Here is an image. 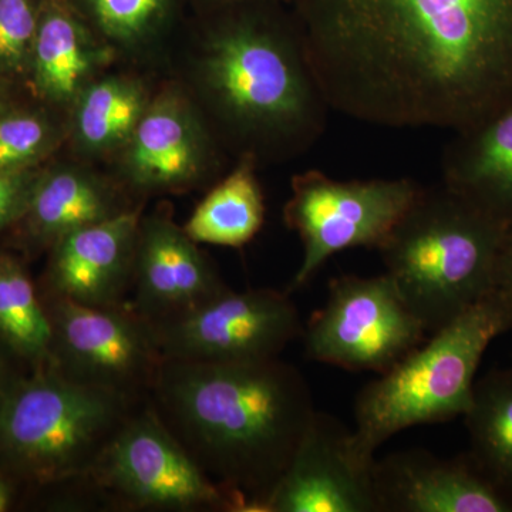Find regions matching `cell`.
<instances>
[{
  "mask_svg": "<svg viewBox=\"0 0 512 512\" xmlns=\"http://www.w3.org/2000/svg\"><path fill=\"white\" fill-rule=\"evenodd\" d=\"M330 110L453 133L512 104V0H286Z\"/></svg>",
  "mask_w": 512,
  "mask_h": 512,
  "instance_id": "cell-1",
  "label": "cell"
},
{
  "mask_svg": "<svg viewBox=\"0 0 512 512\" xmlns=\"http://www.w3.org/2000/svg\"><path fill=\"white\" fill-rule=\"evenodd\" d=\"M150 396L207 476L247 501L245 512H268L266 501L316 413L309 383L279 357L164 359Z\"/></svg>",
  "mask_w": 512,
  "mask_h": 512,
  "instance_id": "cell-2",
  "label": "cell"
},
{
  "mask_svg": "<svg viewBox=\"0 0 512 512\" xmlns=\"http://www.w3.org/2000/svg\"><path fill=\"white\" fill-rule=\"evenodd\" d=\"M282 2L220 9L197 62L201 92L241 154L292 157L319 141L328 101Z\"/></svg>",
  "mask_w": 512,
  "mask_h": 512,
  "instance_id": "cell-3",
  "label": "cell"
},
{
  "mask_svg": "<svg viewBox=\"0 0 512 512\" xmlns=\"http://www.w3.org/2000/svg\"><path fill=\"white\" fill-rule=\"evenodd\" d=\"M507 232L440 184L421 187L377 251L404 303L433 333L493 291Z\"/></svg>",
  "mask_w": 512,
  "mask_h": 512,
  "instance_id": "cell-4",
  "label": "cell"
},
{
  "mask_svg": "<svg viewBox=\"0 0 512 512\" xmlns=\"http://www.w3.org/2000/svg\"><path fill=\"white\" fill-rule=\"evenodd\" d=\"M512 330V308L497 289L366 384L355 399L353 456L372 467L376 450L400 431L446 423L470 409L478 366L498 336Z\"/></svg>",
  "mask_w": 512,
  "mask_h": 512,
  "instance_id": "cell-5",
  "label": "cell"
},
{
  "mask_svg": "<svg viewBox=\"0 0 512 512\" xmlns=\"http://www.w3.org/2000/svg\"><path fill=\"white\" fill-rule=\"evenodd\" d=\"M137 404L37 367L0 406V466L42 485L87 478Z\"/></svg>",
  "mask_w": 512,
  "mask_h": 512,
  "instance_id": "cell-6",
  "label": "cell"
},
{
  "mask_svg": "<svg viewBox=\"0 0 512 512\" xmlns=\"http://www.w3.org/2000/svg\"><path fill=\"white\" fill-rule=\"evenodd\" d=\"M87 480L134 510L245 512L247 501L207 476L153 404L136 409Z\"/></svg>",
  "mask_w": 512,
  "mask_h": 512,
  "instance_id": "cell-7",
  "label": "cell"
},
{
  "mask_svg": "<svg viewBox=\"0 0 512 512\" xmlns=\"http://www.w3.org/2000/svg\"><path fill=\"white\" fill-rule=\"evenodd\" d=\"M421 187L410 178L339 181L319 170L293 175L284 221L301 239L303 255L291 291L311 282L339 252L382 247Z\"/></svg>",
  "mask_w": 512,
  "mask_h": 512,
  "instance_id": "cell-8",
  "label": "cell"
},
{
  "mask_svg": "<svg viewBox=\"0 0 512 512\" xmlns=\"http://www.w3.org/2000/svg\"><path fill=\"white\" fill-rule=\"evenodd\" d=\"M426 335L386 272L333 278L325 305L302 332L309 359L377 375L392 369Z\"/></svg>",
  "mask_w": 512,
  "mask_h": 512,
  "instance_id": "cell-9",
  "label": "cell"
},
{
  "mask_svg": "<svg viewBox=\"0 0 512 512\" xmlns=\"http://www.w3.org/2000/svg\"><path fill=\"white\" fill-rule=\"evenodd\" d=\"M49 365L60 375L141 402L150 396L164 356L156 330L130 303L99 308L50 296Z\"/></svg>",
  "mask_w": 512,
  "mask_h": 512,
  "instance_id": "cell-10",
  "label": "cell"
},
{
  "mask_svg": "<svg viewBox=\"0 0 512 512\" xmlns=\"http://www.w3.org/2000/svg\"><path fill=\"white\" fill-rule=\"evenodd\" d=\"M154 330L164 359L242 363L281 356L303 326L288 293L258 288L228 289Z\"/></svg>",
  "mask_w": 512,
  "mask_h": 512,
  "instance_id": "cell-11",
  "label": "cell"
},
{
  "mask_svg": "<svg viewBox=\"0 0 512 512\" xmlns=\"http://www.w3.org/2000/svg\"><path fill=\"white\" fill-rule=\"evenodd\" d=\"M228 289L197 242L174 221L170 208L141 217L130 303L138 315L153 326L163 325Z\"/></svg>",
  "mask_w": 512,
  "mask_h": 512,
  "instance_id": "cell-12",
  "label": "cell"
},
{
  "mask_svg": "<svg viewBox=\"0 0 512 512\" xmlns=\"http://www.w3.org/2000/svg\"><path fill=\"white\" fill-rule=\"evenodd\" d=\"M119 154L128 187L157 194L200 183L210 171L214 150L197 109L181 90L167 87L151 99Z\"/></svg>",
  "mask_w": 512,
  "mask_h": 512,
  "instance_id": "cell-13",
  "label": "cell"
},
{
  "mask_svg": "<svg viewBox=\"0 0 512 512\" xmlns=\"http://www.w3.org/2000/svg\"><path fill=\"white\" fill-rule=\"evenodd\" d=\"M350 436L336 417L316 410L268 512H377L372 467L353 456Z\"/></svg>",
  "mask_w": 512,
  "mask_h": 512,
  "instance_id": "cell-14",
  "label": "cell"
},
{
  "mask_svg": "<svg viewBox=\"0 0 512 512\" xmlns=\"http://www.w3.org/2000/svg\"><path fill=\"white\" fill-rule=\"evenodd\" d=\"M372 483L377 512H512V501L468 454L397 451L375 460Z\"/></svg>",
  "mask_w": 512,
  "mask_h": 512,
  "instance_id": "cell-15",
  "label": "cell"
},
{
  "mask_svg": "<svg viewBox=\"0 0 512 512\" xmlns=\"http://www.w3.org/2000/svg\"><path fill=\"white\" fill-rule=\"evenodd\" d=\"M141 207L66 235L50 251V296L87 306H119L133 285Z\"/></svg>",
  "mask_w": 512,
  "mask_h": 512,
  "instance_id": "cell-16",
  "label": "cell"
},
{
  "mask_svg": "<svg viewBox=\"0 0 512 512\" xmlns=\"http://www.w3.org/2000/svg\"><path fill=\"white\" fill-rule=\"evenodd\" d=\"M116 50L101 39L72 0H40L28 87L39 103L69 111L103 76Z\"/></svg>",
  "mask_w": 512,
  "mask_h": 512,
  "instance_id": "cell-17",
  "label": "cell"
},
{
  "mask_svg": "<svg viewBox=\"0 0 512 512\" xmlns=\"http://www.w3.org/2000/svg\"><path fill=\"white\" fill-rule=\"evenodd\" d=\"M119 185L76 164L46 165L16 229L29 248L50 249L77 229L130 210Z\"/></svg>",
  "mask_w": 512,
  "mask_h": 512,
  "instance_id": "cell-18",
  "label": "cell"
},
{
  "mask_svg": "<svg viewBox=\"0 0 512 512\" xmlns=\"http://www.w3.org/2000/svg\"><path fill=\"white\" fill-rule=\"evenodd\" d=\"M441 184L512 229V104L493 119L454 133L441 158Z\"/></svg>",
  "mask_w": 512,
  "mask_h": 512,
  "instance_id": "cell-19",
  "label": "cell"
},
{
  "mask_svg": "<svg viewBox=\"0 0 512 512\" xmlns=\"http://www.w3.org/2000/svg\"><path fill=\"white\" fill-rule=\"evenodd\" d=\"M151 99L146 86L136 77L103 74L80 93L67 111V138L82 156L120 153Z\"/></svg>",
  "mask_w": 512,
  "mask_h": 512,
  "instance_id": "cell-20",
  "label": "cell"
},
{
  "mask_svg": "<svg viewBox=\"0 0 512 512\" xmlns=\"http://www.w3.org/2000/svg\"><path fill=\"white\" fill-rule=\"evenodd\" d=\"M258 163L252 154H242L234 170L205 195L183 225L192 241L241 248L261 231L265 198L256 177Z\"/></svg>",
  "mask_w": 512,
  "mask_h": 512,
  "instance_id": "cell-21",
  "label": "cell"
},
{
  "mask_svg": "<svg viewBox=\"0 0 512 512\" xmlns=\"http://www.w3.org/2000/svg\"><path fill=\"white\" fill-rule=\"evenodd\" d=\"M470 456L478 470L512 501V367L476 380L464 414Z\"/></svg>",
  "mask_w": 512,
  "mask_h": 512,
  "instance_id": "cell-22",
  "label": "cell"
},
{
  "mask_svg": "<svg viewBox=\"0 0 512 512\" xmlns=\"http://www.w3.org/2000/svg\"><path fill=\"white\" fill-rule=\"evenodd\" d=\"M0 345L33 369L46 366L52 323L25 264L0 251Z\"/></svg>",
  "mask_w": 512,
  "mask_h": 512,
  "instance_id": "cell-23",
  "label": "cell"
},
{
  "mask_svg": "<svg viewBox=\"0 0 512 512\" xmlns=\"http://www.w3.org/2000/svg\"><path fill=\"white\" fill-rule=\"evenodd\" d=\"M60 111L39 103H16L0 114V171L35 170L45 165L67 140Z\"/></svg>",
  "mask_w": 512,
  "mask_h": 512,
  "instance_id": "cell-24",
  "label": "cell"
},
{
  "mask_svg": "<svg viewBox=\"0 0 512 512\" xmlns=\"http://www.w3.org/2000/svg\"><path fill=\"white\" fill-rule=\"evenodd\" d=\"M83 18L114 50L153 42L170 23L177 0H72Z\"/></svg>",
  "mask_w": 512,
  "mask_h": 512,
  "instance_id": "cell-25",
  "label": "cell"
},
{
  "mask_svg": "<svg viewBox=\"0 0 512 512\" xmlns=\"http://www.w3.org/2000/svg\"><path fill=\"white\" fill-rule=\"evenodd\" d=\"M40 0H0V79L28 86Z\"/></svg>",
  "mask_w": 512,
  "mask_h": 512,
  "instance_id": "cell-26",
  "label": "cell"
},
{
  "mask_svg": "<svg viewBox=\"0 0 512 512\" xmlns=\"http://www.w3.org/2000/svg\"><path fill=\"white\" fill-rule=\"evenodd\" d=\"M45 167L16 173L0 171V234L15 228L23 217Z\"/></svg>",
  "mask_w": 512,
  "mask_h": 512,
  "instance_id": "cell-27",
  "label": "cell"
},
{
  "mask_svg": "<svg viewBox=\"0 0 512 512\" xmlns=\"http://www.w3.org/2000/svg\"><path fill=\"white\" fill-rule=\"evenodd\" d=\"M494 289L507 299L512 308V229L505 235L495 269Z\"/></svg>",
  "mask_w": 512,
  "mask_h": 512,
  "instance_id": "cell-28",
  "label": "cell"
},
{
  "mask_svg": "<svg viewBox=\"0 0 512 512\" xmlns=\"http://www.w3.org/2000/svg\"><path fill=\"white\" fill-rule=\"evenodd\" d=\"M12 356L8 349L0 345V406L5 402L9 393L12 392L15 384L19 382L20 377H22L16 375L15 369H13L12 362H10V357Z\"/></svg>",
  "mask_w": 512,
  "mask_h": 512,
  "instance_id": "cell-29",
  "label": "cell"
},
{
  "mask_svg": "<svg viewBox=\"0 0 512 512\" xmlns=\"http://www.w3.org/2000/svg\"><path fill=\"white\" fill-rule=\"evenodd\" d=\"M208 3H211L212 6H215L218 10L234 8V6H242V5H251V3H261V2H284L286 0H207Z\"/></svg>",
  "mask_w": 512,
  "mask_h": 512,
  "instance_id": "cell-30",
  "label": "cell"
},
{
  "mask_svg": "<svg viewBox=\"0 0 512 512\" xmlns=\"http://www.w3.org/2000/svg\"><path fill=\"white\" fill-rule=\"evenodd\" d=\"M12 501V490L2 468H0V512L8 510Z\"/></svg>",
  "mask_w": 512,
  "mask_h": 512,
  "instance_id": "cell-31",
  "label": "cell"
},
{
  "mask_svg": "<svg viewBox=\"0 0 512 512\" xmlns=\"http://www.w3.org/2000/svg\"><path fill=\"white\" fill-rule=\"evenodd\" d=\"M12 90V86L0 79V114L5 113L13 104H16V101L13 100Z\"/></svg>",
  "mask_w": 512,
  "mask_h": 512,
  "instance_id": "cell-32",
  "label": "cell"
}]
</instances>
